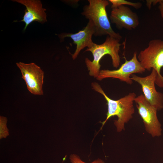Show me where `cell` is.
Listing matches in <instances>:
<instances>
[{
    "mask_svg": "<svg viewBox=\"0 0 163 163\" xmlns=\"http://www.w3.org/2000/svg\"><path fill=\"white\" fill-rule=\"evenodd\" d=\"M91 86L93 90L104 96L107 105L106 118L104 121L101 122L102 125L101 129L110 118L116 116L117 119L114 121V123L117 131L121 132L124 130L125 124L132 118L135 112L133 102L136 97V94L130 93L117 100H114L107 96L98 83L92 82Z\"/></svg>",
    "mask_w": 163,
    "mask_h": 163,
    "instance_id": "obj_1",
    "label": "cell"
},
{
    "mask_svg": "<svg viewBox=\"0 0 163 163\" xmlns=\"http://www.w3.org/2000/svg\"><path fill=\"white\" fill-rule=\"evenodd\" d=\"M120 40L107 36L105 41L102 44L94 43L90 48H88L85 52L90 51L92 53L93 59L92 61L87 58L85 59V63L91 76L97 78L100 71L101 65L100 62L105 55H109L111 57L112 65L117 68L120 63L119 52L121 44Z\"/></svg>",
    "mask_w": 163,
    "mask_h": 163,
    "instance_id": "obj_2",
    "label": "cell"
},
{
    "mask_svg": "<svg viewBox=\"0 0 163 163\" xmlns=\"http://www.w3.org/2000/svg\"><path fill=\"white\" fill-rule=\"evenodd\" d=\"M89 4L83 8L82 14L91 21L94 25L95 36H108L120 40L122 36L112 29L108 19L106 8L109 4L106 0H88Z\"/></svg>",
    "mask_w": 163,
    "mask_h": 163,
    "instance_id": "obj_3",
    "label": "cell"
},
{
    "mask_svg": "<svg viewBox=\"0 0 163 163\" xmlns=\"http://www.w3.org/2000/svg\"><path fill=\"white\" fill-rule=\"evenodd\" d=\"M137 58L145 70L155 69L157 73L155 84L163 88V77L160 73L163 67V40L153 39L149 42L148 46L139 54Z\"/></svg>",
    "mask_w": 163,
    "mask_h": 163,
    "instance_id": "obj_4",
    "label": "cell"
},
{
    "mask_svg": "<svg viewBox=\"0 0 163 163\" xmlns=\"http://www.w3.org/2000/svg\"><path fill=\"white\" fill-rule=\"evenodd\" d=\"M134 101L146 132L153 137L160 136L161 125L157 117V109L149 102L143 94L136 97Z\"/></svg>",
    "mask_w": 163,
    "mask_h": 163,
    "instance_id": "obj_5",
    "label": "cell"
},
{
    "mask_svg": "<svg viewBox=\"0 0 163 163\" xmlns=\"http://www.w3.org/2000/svg\"><path fill=\"white\" fill-rule=\"evenodd\" d=\"M145 70L138 59L137 52H135L132 58L129 60L126 59L119 69L113 70H101L96 78L99 80L107 78H117L128 84H132L133 81L130 78L131 75L134 73H142Z\"/></svg>",
    "mask_w": 163,
    "mask_h": 163,
    "instance_id": "obj_6",
    "label": "cell"
},
{
    "mask_svg": "<svg viewBox=\"0 0 163 163\" xmlns=\"http://www.w3.org/2000/svg\"><path fill=\"white\" fill-rule=\"evenodd\" d=\"M16 65L21 70L28 90L34 95H43L44 73L40 67L33 62L27 64L20 62L16 63Z\"/></svg>",
    "mask_w": 163,
    "mask_h": 163,
    "instance_id": "obj_7",
    "label": "cell"
},
{
    "mask_svg": "<svg viewBox=\"0 0 163 163\" xmlns=\"http://www.w3.org/2000/svg\"><path fill=\"white\" fill-rule=\"evenodd\" d=\"M157 75L156 71L152 69L150 74L145 77H141L133 74L131 75L130 78L141 85L146 99L159 111L163 108V94L158 92L155 89V84Z\"/></svg>",
    "mask_w": 163,
    "mask_h": 163,
    "instance_id": "obj_8",
    "label": "cell"
},
{
    "mask_svg": "<svg viewBox=\"0 0 163 163\" xmlns=\"http://www.w3.org/2000/svg\"><path fill=\"white\" fill-rule=\"evenodd\" d=\"M95 32L94 24L91 21L89 20L86 26L77 33H63L58 35L62 41L66 37H70L73 40V43L76 45L75 51L72 55V58L75 60L81 50L86 47L90 48L92 46L94 43L92 37Z\"/></svg>",
    "mask_w": 163,
    "mask_h": 163,
    "instance_id": "obj_9",
    "label": "cell"
},
{
    "mask_svg": "<svg viewBox=\"0 0 163 163\" xmlns=\"http://www.w3.org/2000/svg\"><path fill=\"white\" fill-rule=\"evenodd\" d=\"M110 18L111 22L120 30H131L136 28L139 23L137 13L123 5L112 8Z\"/></svg>",
    "mask_w": 163,
    "mask_h": 163,
    "instance_id": "obj_10",
    "label": "cell"
},
{
    "mask_svg": "<svg viewBox=\"0 0 163 163\" xmlns=\"http://www.w3.org/2000/svg\"><path fill=\"white\" fill-rule=\"evenodd\" d=\"M24 5L26 8L23 19L14 22H24L25 26L23 31H25L28 26L34 21L42 24L47 21L46 10L43 7L42 4L40 0H12Z\"/></svg>",
    "mask_w": 163,
    "mask_h": 163,
    "instance_id": "obj_11",
    "label": "cell"
},
{
    "mask_svg": "<svg viewBox=\"0 0 163 163\" xmlns=\"http://www.w3.org/2000/svg\"><path fill=\"white\" fill-rule=\"evenodd\" d=\"M109 1L112 4V8L126 5L131 6L136 9H139L142 6V3L139 2H133L125 0H109Z\"/></svg>",
    "mask_w": 163,
    "mask_h": 163,
    "instance_id": "obj_12",
    "label": "cell"
},
{
    "mask_svg": "<svg viewBox=\"0 0 163 163\" xmlns=\"http://www.w3.org/2000/svg\"><path fill=\"white\" fill-rule=\"evenodd\" d=\"M7 118L5 117H0V138H5L9 135L8 130L7 127Z\"/></svg>",
    "mask_w": 163,
    "mask_h": 163,
    "instance_id": "obj_13",
    "label": "cell"
},
{
    "mask_svg": "<svg viewBox=\"0 0 163 163\" xmlns=\"http://www.w3.org/2000/svg\"><path fill=\"white\" fill-rule=\"evenodd\" d=\"M69 158L71 163H105L100 159H98L91 163L85 162L83 161L78 156L75 154L71 155Z\"/></svg>",
    "mask_w": 163,
    "mask_h": 163,
    "instance_id": "obj_14",
    "label": "cell"
},
{
    "mask_svg": "<svg viewBox=\"0 0 163 163\" xmlns=\"http://www.w3.org/2000/svg\"><path fill=\"white\" fill-rule=\"evenodd\" d=\"M161 0H146L147 6L150 10L151 7L152 5H155L158 3H159Z\"/></svg>",
    "mask_w": 163,
    "mask_h": 163,
    "instance_id": "obj_15",
    "label": "cell"
},
{
    "mask_svg": "<svg viewBox=\"0 0 163 163\" xmlns=\"http://www.w3.org/2000/svg\"><path fill=\"white\" fill-rule=\"evenodd\" d=\"M159 4L158 9L161 16L163 18V0H161Z\"/></svg>",
    "mask_w": 163,
    "mask_h": 163,
    "instance_id": "obj_16",
    "label": "cell"
}]
</instances>
